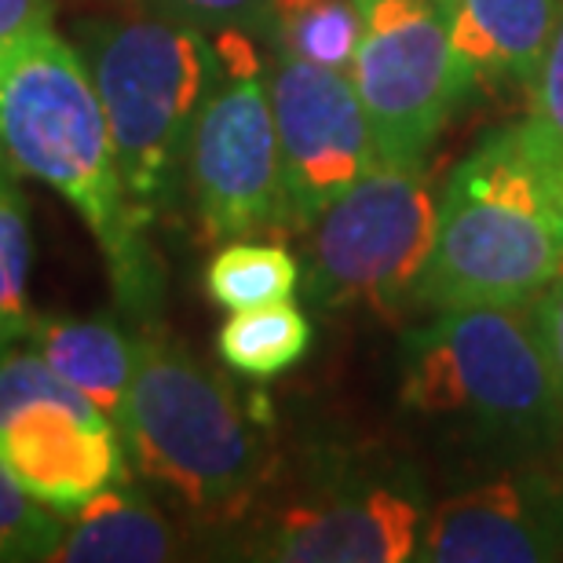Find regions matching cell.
<instances>
[{
    "label": "cell",
    "instance_id": "1",
    "mask_svg": "<svg viewBox=\"0 0 563 563\" xmlns=\"http://www.w3.org/2000/svg\"><path fill=\"white\" fill-rule=\"evenodd\" d=\"M0 157L55 187L103 250L114 297L136 319L162 308V267L132 209L103 99L77 52L55 30L33 33L0 59Z\"/></svg>",
    "mask_w": 563,
    "mask_h": 563
},
{
    "label": "cell",
    "instance_id": "2",
    "mask_svg": "<svg viewBox=\"0 0 563 563\" xmlns=\"http://www.w3.org/2000/svg\"><path fill=\"white\" fill-rule=\"evenodd\" d=\"M563 278V154L531 118L490 132L446 179L418 308H531Z\"/></svg>",
    "mask_w": 563,
    "mask_h": 563
},
{
    "label": "cell",
    "instance_id": "3",
    "mask_svg": "<svg viewBox=\"0 0 563 563\" xmlns=\"http://www.w3.org/2000/svg\"><path fill=\"white\" fill-rule=\"evenodd\" d=\"M136 341V374L118 418L125 454L201 520L242 516L272 468L261 413L162 325Z\"/></svg>",
    "mask_w": 563,
    "mask_h": 563
},
{
    "label": "cell",
    "instance_id": "4",
    "mask_svg": "<svg viewBox=\"0 0 563 563\" xmlns=\"http://www.w3.org/2000/svg\"><path fill=\"white\" fill-rule=\"evenodd\" d=\"M74 37L103 99L121 184L151 228L173 206L187 173L190 132L223 77L220 52L206 30L157 11L81 19Z\"/></svg>",
    "mask_w": 563,
    "mask_h": 563
},
{
    "label": "cell",
    "instance_id": "5",
    "mask_svg": "<svg viewBox=\"0 0 563 563\" xmlns=\"http://www.w3.org/2000/svg\"><path fill=\"white\" fill-rule=\"evenodd\" d=\"M399 402L523 446L563 432V391L527 308H446L410 330L402 336Z\"/></svg>",
    "mask_w": 563,
    "mask_h": 563
},
{
    "label": "cell",
    "instance_id": "6",
    "mask_svg": "<svg viewBox=\"0 0 563 563\" xmlns=\"http://www.w3.org/2000/svg\"><path fill=\"white\" fill-rule=\"evenodd\" d=\"M435 217L439 201L421 168L374 165L303 228V297L325 311L369 308L377 314L418 303Z\"/></svg>",
    "mask_w": 563,
    "mask_h": 563
},
{
    "label": "cell",
    "instance_id": "7",
    "mask_svg": "<svg viewBox=\"0 0 563 563\" xmlns=\"http://www.w3.org/2000/svg\"><path fill=\"white\" fill-rule=\"evenodd\" d=\"M212 44L223 77L195 121L184 173L201 234L209 242H234L297 231L282 173L272 88L256 44L245 30H220Z\"/></svg>",
    "mask_w": 563,
    "mask_h": 563
},
{
    "label": "cell",
    "instance_id": "8",
    "mask_svg": "<svg viewBox=\"0 0 563 563\" xmlns=\"http://www.w3.org/2000/svg\"><path fill=\"white\" fill-rule=\"evenodd\" d=\"M363 11L352 85L385 165L421 168L428 146L479 77L432 0H355Z\"/></svg>",
    "mask_w": 563,
    "mask_h": 563
},
{
    "label": "cell",
    "instance_id": "9",
    "mask_svg": "<svg viewBox=\"0 0 563 563\" xmlns=\"http://www.w3.org/2000/svg\"><path fill=\"white\" fill-rule=\"evenodd\" d=\"M267 88L292 223L303 231L355 179L380 165V154L347 74L275 52V74Z\"/></svg>",
    "mask_w": 563,
    "mask_h": 563
},
{
    "label": "cell",
    "instance_id": "10",
    "mask_svg": "<svg viewBox=\"0 0 563 563\" xmlns=\"http://www.w3.org/2000/svg\"><path fill=\"white\" fill-rule=\"evenodd\" d=\"M418 490L396 483H330L282 505L245 538V556L278 563H399L424 531Z\"/></svg>",
    "mask_w": 563,
    "mask_h": 563
},
{
    "label": "cell",
    "instance_id": "11",
    "mask_svg": "<svg viewBox=\"0 0 563 563\" xmlns=\"http://www.w3.org/2000/svg\"><path fill=\"white\" fill-rule=\"evenodd\" d=\"M424 563H549L563 560V476L516 468L439 501L424 520Z\"/></svg>",
    "mask_w": 563,
    "mask_h": 563
},
{
    "label": "cell",
    "instance_id": "12",
    "mask_svg": "<svg viewBox=\"0 0 563 563\" xmlns=\"http://www.w3.org/2000/svg\"><path fill=\"white\" fill-rule=\"evenodd\" d=\"M0 461L33 498L59 512L125 483V443L96 402L44 399L0 428Z\"/></svg>",
    "mask_w": 563,
    "mask_h": 563
},
{
    "label": "cell",
    "instance_id": "13",
    "mask_svg": "<svg viewBox=\"0 0 563 563\" xmlns=\"http://www.w3.org/2000/svg\"><path fill=\"white\" fill-rule=\"evenodd\" d=\"M457 55L476 77L534 85L563 0H432Z\"/></svg>",
    "mask_w": 563,
    "mask_h": 563
},
{
    "label": "cell",
    "instance_id": "14",
    "mask_svg": "<svg viewBox=\"0 0 563 563\" xmlns=\"http://www.w3.org/2000/svg\"><path fill=\"white\" fill-rule=\"evenodd\" d=\"M173 556H179V534L173 531V523L129 483H114L96 498H88L81 509H74L48 560L162 563Z\"/></svg>",
    "mask_w": 563,
    "mask_h": 563
},
{
    "label": "cell",
    "instance_id": "15",
    "mask_svg": "<svg viewBox=\"0 0 563 563\" xmlns=\"http://www.w3.org/2000/svg\"><path fill=\"white\" fill-rule=\"evenodd\" d=\"M30 344L66 385L92 399L118 424L136 374V336L110 319H41L33 322Z\"/></svg>",
    "mask_w": 563,
    "mask_h": 563
},
{
    "label": "cell",
    "instance_id": "16",
    "mask_svg": "<svg viewBox=\"0 0 563 563\" xmlns=\"http://www.w3.org/2000/svg\"><path fill=\"white\" fill-rule=\"evenodd\" d=\"M220 358L250 380H275L311 347V322L297 303L278 300L264 308L231 311L217 336Z\"/></svg>",
    "mask_w": 563,
    "mask_h": 563
},
{
    "label": "cell",
    "instance_id": "17",
    "mask_svg": "<svg viewBox=\"0 0 563 563\" xmlns=\"http://www.w3.org/2000/svg\"><path fill=\"white\" fill-rule=\"evenodd\" d=\"M358 37L363 11L355 0H272L267 41L275 52L352 74Z\"/></svg>",
    "mask_w": 563,
    "mask_h": 563
},
{
    "label": "cell",
    "instance_id": "18",
    "mask_svg": "<svg viewBox=\"0 0 563 563\" xmlns=\"http://www.w3.org/2000/svg\"><path fill=\"white\" fill-rule=\"evenodd\" d=\"M206 289L223 311L264 308L300 289V264L286 245L234 239L209 261Z\"/></svg>",
    "mask_w": 563,
    "mask_h": 563
},
{
    "label": "cell",
    "instance_id": "19",
    "mask_svg": "<svg viewBox=\"0 0 563 563\" xmlns=\"http://www.w3.org/2000/svg\"><path fill=\"white\" fill-rule=\"evenodd\" d=\"M33 264V234L26 198L15 184V168L0 157V352L26 341L33 314L26 303V282Z\"/></svg>",
    "mask_w": 563,
    "mask_h": 563
},
{
    "label": "cell",
    "instance_id": "20",
    "mask_svg": "<svg viewBox=\"0 0 563 563\" xmlns=\"http://www.w3.org/2000/svg\"><path fill=\"white\" fill-rule=\"evenodd\" d=\"M59 534L63 520H55L0 461V563L48 560Z\"/></svg>",
    "mask_w": 563,
    "mask_h": 563
},
{
    "label": "cell",
    "instance_id": "21",
    "mask_svg": "<svg viewBox=\"0 0 563 563\" xmlns=\"http://www.w3.org/2000/svg\"><path fill=\"white\" fill-rule=\"evenodd\" d=\"M44 399L77 402L88 396H81L74 385H66V380L55 374V369L41 358V352H33V347L30 352H19V347L0 352V428L15 418L19 410H26L33 402H44Z\"/></svg>",
    "mask_w": 563,
    "mask_h": 563
},
{
    "label": "cell",
    "instance_id": "22",
    "mask_svg": "<svg viewBox=\"0 0 563 563\" xmlns=\"http://www.w3.org/2000/svg\"><path fill=\"white\" fill-rule=\"evenodd\" d=\"M157 15L190 22L198 30H245L264 33L272 22V0H146Z\"/></svg>",
    "mask_w": 563,
    "mask_h": 563
},
{
    "label": "cell",
    "instance_id": "23",
    "mask_svg": "<svg viewBox=\"0 0 563 563\" xmlns=\"http://www.w3.org/2000/svg\"><path fill=\"white\" fill-rule=\"evenodd\" d=\"M531 121L563 154V11L553 30V41H549V48H545V59L538 66V77L531 85Z\"/></svg>",
    "mask_w": 563,
    "mask_h": 563
},
{
    "label": "cell",
    "instance_id": "24",
    "mask_svg": "<svg viewBox=\"0 0 563 563\" xmlns=\"http://www.w3.org/2000/svg\"><path fill=\"white\" fill-rule=\"evenodd\" d=\"M55 0H0V59L33 33L52 30Z\"/></svg>",
    "mask_w": 563,
    "mask_h": 563
},
{
    "label": "cell",
    "instance_id": "25",
    "mask_svg": "<svg viewBox=\"0 0 563 563\" xmlns=\"http://www.w3.org/2000/svg\"><path fill=\"white\" fill-rule=\"evenodd\" d=\"M531 308H534L538 333H542L549 366H553V374L560 380V391H563V278L553 282V286H549Z\"/></svg>",
    "mask_w": 563,
    "mask_h": 563
}]
</instances>
